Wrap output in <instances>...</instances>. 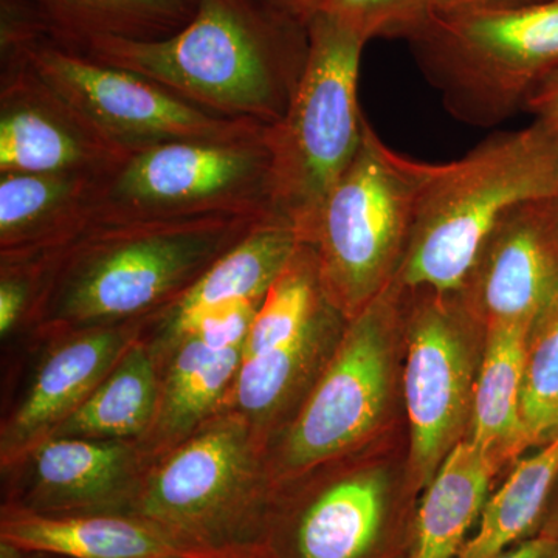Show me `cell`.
<instances>
[{
	"mask_svg": "<svg viewBox=\"0 0 558 558\" xmlns=\"http://www.w3.org/2000/svg\"><path fill=\"white\" fill-rule=\"evenodd\" d=\"M307 49V27L266 0H197L193 20L170 38H95L73 50L215 116L271 126L288 109Z\"/></svg>",
	"mask_w": 558,
	"mask_h": 558,
	"instance_id": "1",
	"label": "cell"
},
{
	"mask_svg": "<svg viewBox=\"0 0 558 558\" xmlns=\"http://www.w3.org/2000/svg\"><path fill=\"white\" fill-rule=\"evenodd\" d=\"M260 218L92 223L62 253L28 322L61 336L148 318L178 300Z\"/></svg>",
	"mask_w": 558,
	"mask_h": 558,
	"instance_id": "2",
	"label": "cell"
},
{
	"mask_svg": "<svg viewBox=\"0 0 558 558\" xmlns=\"http://www.w3.org/2000/svg\"><path fill=\"white\" fill-rule=\"evenodd\" d=\"M557 194L558 131L537 121L487 138L450 163L425 165L399 284L461 292L499 222Z\"/></svg>",
	"mask_w": 558,
	"mask_h": 558,
	"instance_id": "3",
	"label": "cell"
},
{
	"mask_svg": "<svg viewBox=\"0 0 558 558\" xmlns=\"http://www.w3.org/2000/svg\"><path fill=\"white\" fill-rule=\"evenodd\" d=\"M306 64L282 119L267 128L269 213L303 244L314 238L323 205L357 154L363 137L359 72L366 40L318 13L307 25Z\"/></svg>",
	"mask_w": 558,
	"mask_h": 558,
	"instance_id": "4",
	"label": "cell"
},
{
	"mask_svg": "<svg viewBox=\"0 0 558 558\" xmlns=\"http://www.w3.org/2000/svg\"><path fill=\"white\" fill-rule=\"evenodd\" d=\"M425 165L389 148L365 117L357 154L323 205L310 244L323 290L344 319L398 279Z\"/></svg>",
	"mask_w": 558,
	"mask_h": 558,
	"instance_id": "5",
	"label": "cell"
},
{
	"mask_svg": "<svg viewBox=\"0 0 558 558\" xmlns=\"http://www.w3.org/2000/svg\"><path fill=\"white\" fill-rule=\"evenodd\" d=\"M409 40L447 109L492 126L523 109L529 92L558 69V0L432 16Z\"/></svg>",
	"mask_w": 558,
	"mask_h": 558,
	"instance_id": "6",
	"label": "cell"
},
{
	"mask_svg": "<svg viewBox=\"0 0 558 558\" xmlns=\"http://www.w3.org/2000/svg\"><path fill=\"white\" fill-rule=\"evenodd\" d=\"M253 459L248 422L234 413L216 418L145 475L132 513L194 549L263 548L275 505Z\"/></svg>",
	"mask_w": 558,
	"mask_h": 558,
	"instance_id": "7",
	"label": "cell"
},
{
	"mask_svg": "<svg viewBox=\"0 0 558 558\" xmlns=\"http://www.w3.org/2000/svg\"><path fill=\"white\" fill-rule=\"evenodd\" d=\"M266 134L161 143L131 154L102 180L95 222L269 215Z\"/></svg>",
	"mask_w": 558,
	"mask_h": 558,
	"instance_id": "8",
	"label": "cell"
},
{
	"mask_svg": "<svg viewBox=\"0 0 558 558\" xmlns=\"http://www.w3.org/2000/svg\"><path fill=\"white\" fill-rule=\"evenodd\" d=\"M13 61H24L109 145L126 156L161 143L255 138L269 128L209 113L137 73L90 60L51 36L36 40L2 64Z\"/></svg>",
	"mask_w": 558,
	"mask_h": 558,
	"instance_id": "9",
	"label": "cell"
},
{
	"mask_svg": "<svg viewBox=\"0 0 558 558\" xmlns=\"http://www.w3.org/2000/svg\"><path fill=\"white\" fill-rule=\"evenodd\" d=\"M402 286L398 279L347 328L282 449L289 469L303 470L343 453L379 425L387 407Z\"/></svg>",
	"mask_w": 558,
	"mask_h": 558,
	"instance_id": "10",
	"label": "cell"
},
{
	"mask_svg": "<svg viewBox=\"0 0 558 558\" xmlns=\"http://www.w3.org/2000/svg\"><path fill=\"white\" fill-rule=\"evenodd\" d=\"M409 318L405 400L411 428V484L427 486L472 417L475 365L461 293L421 290Z\"/></svg>",
	"mask_w": 558,
	"mask_h": 558,
	"instance_id": "11",
	"label": "cell"
},
{
	"mask_svg": "<svg viewBox=\"0 0 558 558\" xmlns=\"http://www.w3.org/2000/svg\"><path fill=\"white\" fill-rule=\"evenodd\" d=\"M413 524H403L387 476L363 472L271 513L269 558H405Z\"/></svg>",
	"mask_w": 558,
	"mask_h": 558,
	"instance_id": "12",
	"label": "cell"
},
{
	"mask_svg": "<svg viewBox=\"0 0 558 558\" xmlns=\"http://www.w3.org/2000/svg\"><path fill=\"white\" fill-rule=\"evenodd\" d=\"M126 157L24 61L2 64L0 174L109 175Z\"/></svg>",
	"mask_w": 558,
	"mask_h": 558,
	"instance_id": "13",
	"label": "cell"
},
{
	"mask_svg": "<svg viewBox=\"0 0 558 558\" xmlns=\"http://www.w3.org/2000/svg\"><path fill=\"white\" fill-rule=\"evenodd\" d=\"M459 293L484 326L534 325L558 293L554 197L521 205L499 222Z\"/></svg>",
	"mask_w": 558,
	"mask_h": 558,
	"instance_id": "14",
	"label": "cell"
},
{
	"mask_svg": "<svg viewBox=\"0 0 558 558\" xmlns=\"http://www.w3.org/2000/svg\"><path fill=\"white\" fill-rule=\"evenodd\" d=\"M143 458L137 440H43L21 459L27 473L7 505L51 515L132 513Z\"/></svg>",
	"mask_w": 558,
	"mask_h": 558,
	"instance_id": "15",
	"label": "cell"
},
{
	"mask_svg": "<svg viewBox=\"0 0 558 558\" xmlns=\"http://www.w3.org/2000/svg\"><path fill=\"white\" fill-rule=\"evenodd\" d=\"M143 322L61 333L64 339L44 360L27 395L3 424V465L17 464L89 398L138 339Z\"/></svg>",
	"mask_w": 558,
	"mask_h": 558,
	"instance_id": "16",
	"label": "cell"
},
{
	"mask_svg": "<svg viewBox=\"0 0 558 558\" xmlns=\"http://www.w3.org/2000/svg\"><path fill=\"white\" fill-rule=\"evenodd\" d=\"M0 539L60 558H209L137 513H51L3 505ZM230 553V550H229Z\"/></svg>",
	"mask_w": 558,
	"mask_h": 558,
	"instance_id": "17",
	"label": "cell"
},
{
	"mask_svg": "<svg viewBox=\"0 0 558 558\" xmlns=\"http://www.w3.org/2000/svg\"><path fill=\"white\" fill-rule=\"evenodd\" d=\"M105 178L0 174V256L68 248L95 223Z\"/></svg>",
	"mask_w": 558,
	"mask_h": 558,
	"instance_id": "18",
	"label": "cell"
},
{
	"mask_svg": "<svg viewBox=\"0 0 558 558\" xmlns=\"http://www.w3.org/2000/svg\"><path fill=\"white\" fill-rule=\"evenodd\" d=\"M301 245L289 222L270 213L260 218L178 300L148 317L160 323V344L205 312L240 301H264Z\"/></svg>",
	"mask_w": 558,
	"mask_h": 558,
	"instance_id": "19",
	"label": "cell"
},
{
	"mask_svg": "<svg viewBox=\"0 0 558 558\" xmlns=\"http://www.w3.org/2000/svg\"><path fill=\"white\" fill-rule=\"evenodd\" d=\"M170 347L156 417L137 440L145 458L165 457L204 427L229 398L244 359V348L213 351L191 333Z\"/></svg>",
	"mask_w": 558,
	"mask_h": 558,
	"instance_id": "20",
	"label": "cell"
},
{
	"mask_svg": "<svg viewBox=\"0 0 558 558\" xmlns=\"http://www.w3.org/2000/svg\"><path fill=\"white\" fill-rule=\"evenodd\" d=\"M498 469L470 438L459 440L427 484L405 558H458Z\"/></svg>",
	"mask_w": 558,
	"mask_h": 558,
	"instance_id": "21",
	"label": "cell"
},
{
	"mask_svg": "<svg viewBox=\"0 0 558 558\" xmlns=\"http://www.w3.org/2000/svg\"><path fill=\"white\" fill-rule=\"evenodd\" d=\"M532 326H486V348L473 389L470 440L498 468L529 447L521 424L520 402Z\"/></svg>",
	"mask_w": 558,
	"mask_h": 558,
	"instance_id": "22",
	"label": "cell"
},
{
	"mask_svg": "<svg viewBox=\"0 0 558 558\" xmlns=\"http://www.w3.org/2000/svg\"><path fill=\"white\" fill-rule=\"evenodd\" d=\"M149 347L138 336L108 377L49 438L142 439L153 425L160 399L156 351Z\"/></svg>",
	"mask_w": 558,
	"mask_h": 558,
	"instance_id": "23",
	"label": "cell"
},
{
	"mask_svg": "<svg viewBox=\"0 0 558 558\" xmlns=\"http://www.w3.org/2000/svg\"><path fill=\"white\" fill-rule=\"evenodd\" d=\"M51 39L76 49L95 38L159 40L185 27L197 0H31Z\"/></svg>",
	"mask_w": 558,
	"mask_h": 558,
	"instance_id": "24",
	"label": "cell"
},
{
	"mask_svg": "<svg viewBox=\"0 0 558 558\" xmlns=\"http://www.w3.org/2000/svg\"><path fill=\"white\" fill-rule=\"evenodd\" d=\"M557 478L558 435L520 461L505 484L487 499L478 532L468 539L458 558H495L537 535Z\"/></svg>",
	"mask_w": 558,
	"mask_h": 558,
	"instance_id": "25",
	"label": "cell"
},
{
	"mask_svg": "<svg viewBox=\"0 0 558 558\" xmlns=\"http://www.w3.org/2000/svg\"><path fill=\"white\" fill-rule=\"evenodd\" d=\"M337 317L343 315L332 304H328L289 343L258 357L242 359L241 368L227 398L231 403L230 413L244 418L252 428L256 421L274 413L311 368L322 347H325Z\"/></svg>",
	"mask_w": 558,
	"mask_h": 558,
	"instance_id": "26",
	"label": "cell"
},
{
	"mask_svg": "<svg viewBox=\"0 0 558 558\" xmlns=\"http://www.w3.org/2000/svg\"><path fill=\"white\" fill-rule=\"evenodd\" d=\"M520 414L527 446L558 435V293L529 332Z\"/></svg>",
	"mask_w": 558,
	"mask_h": 558,
	"instance_id": "27",
	"label": "cell"
},
{
	"mask_svg": "<svg viewBox=\"0 0 558 558\" xmlns=\"http://www.w3.org/2000/svg\"><path fill=\"white\" fill-rule=\"evenodd\" d=\"M329 14L363 39L413 38L432 17L428 0H326Z\"/></svg>",
	"mask_w": 558,
	"mask_h": 558,
	"instance_id": "28",
	"label": "cell"
},
{
	"mask_svg": "<svg viewBox=\"0 0 558 558\" xmlns=\"http://www.w3.org/2000/svg\"><path fill=\"white\" fill-rule=\"evenodd\" d=\"M260 304L263 301H240L205 312L186 323L161 347H170L180 337L191 333L213 351L244 348Z\"/></svg>",
	"mask_w": 558,
	"mask_h": 558,
	"instance_id": "29",
	"label": "cell"
},
{
	"mask_svg": "<svg viewBox=\"0 0 558 558\" xmlns=\"http://www.w3.org/2000/svg\"><path fill=\"white\" fill-rule=\"evenodd\" d=\"M523 109L537 123L558 131V69L529 92Z\"/></svg>",
	"mask_w": 558,
	"mask_h": 558,
	"instance_id": "30",
	"label": "cell"
},
{
	"mask_svg": "<svg viewBox=\"0 0 558 558\" xmlns=\"http://www.w3.org/2000/svg\"><path fill=\"white\" fill-rule=\"evenodd\" d=\"M428 2L432 16H459V14L520 9L543 0H428Z\"/></svg>",
	"mask_w": 558,
	"mask_h": 558,
	"instance_id": "31",
	"label": "cell"
},
{
	"mask_svg": "<svg viewBox=\"0 0 558 558\" xmlns=\"http://www.w3.org/2000/svg\"><path fill=\"white\" fill-rule=\"evenodd\" d=\"M495 558H558V538L543 534L534 535Z\"/></svg>",
	"mask_w": 558,
	"mask_h": 558,
	"instance_id": "32",
	"label": "cell"
},
{
	"mask_svg": "<svg viewBox=\"0 0 558 558\" xmlns=\"http://www.w3.org/2000/svg\"><path fill=\"white\" fill-rule=\"evenodd\" d=\"M270 7L289 20L307 27L311 21L323 10L326 0H266Z\"/></svg>",
	"mask_w": 558,
	"mask_h": 558,
	"instance_id": "33",
	"label": "cell"
},
{
	"mask_svg": "<svg viewBox=\"0 0 558 558\" xmlns=\"http://www.w3.org/2000/svg\"><path fill=\"white\" fill-rule=\"evenodd\" d=\"M35 556L36 554L28 553L13 543L0 539V558H35Z\"/></svg>",
	"mask_w": 558,
	"mask_h": 558,
	"instance_id": "34",
	"label": "cell"
},
{
	"mask_svg": "<svg viewBox=\"0 0 558 558\" xmlns=\"http://www.w3.org/2000/svg\"><path fill=\"white\" fill-rule=\"evenodd\" d=\"M209 558H269L267 557L264 548L245 549V550H230V553L219 554V556Z\"/></svg>",
	"mask_w": 558,
	"mask_h": 558,
	"instance_id": "35",
	"label": "cell"
},
{
	"mask_svg": "<svg viewBox=\"0 0 558 558\" xmlns=\"http://www.w3.org/2000/svg\"><path fill=\"white\" fill-rule=\"evenodd\" d=\"M538 534L558 538V508L554 510V512H550L549 515H546Z\"/></svg>",
	"mask_w": 558,
	"mask_h": 558,
	"instance_id": "36",
	"label": "cell"
},
{
	"mask_svg": "<svg viewBox=\"0 0 558 558\" xmlns=\"http://www.w3.org/2000/svg\"><path fill=\"white\" fill-rule=\"evenodd\" d=\"M554 213H556V226H557V233H558V194L556 197H554Z\"/></svg>",
	"mask_w": 558,
	"mask_h": 558,
	"instance_id": "37",
	"label": "cell"
},
{
	"mask_svg": "<svg viewBox=\"0 0 558 558\" xmlns=\"http://www.w3.org/2000/svg\"><path fill=\"white\" fill-rule=\"evenodd\" d=\"M35 558H60V557L43 556V554H36Z\"/></svg>",
	"mask_w": 558,
	"mask_h": 558,
	"instance_id": "38",
	"label": "cell"
}]
</instances>
